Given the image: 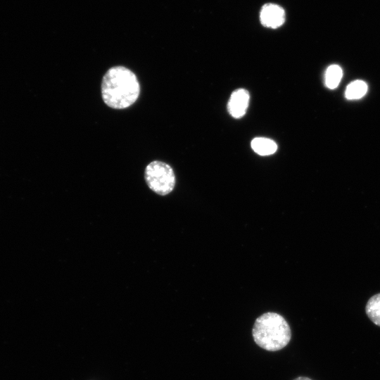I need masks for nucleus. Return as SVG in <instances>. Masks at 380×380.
Instances as JSON below:
<instances>
[{
	"label": "nucleus",
	"mask_w": 380,
	"mask_h": 380,
	"mask_svg": "<svg viewBox=\"0 0 380 380\" xmlns=\"http://www.w3.org/2000/svg\"><path fill=\"white\" fill-rule=\"evenodd\" d=\"M365 312L374 324L380 327V293L368 300L365 306Z\"/></svg>",
	"instance_id": "obj_7"
},
{
	"label": "nucleus",
	"mask_w": 380,
	"mask_h": 380,
	"mask_svg": "<svg viewBox=\"0 0 380 380\" xmlns=\"http://www.w3.org/2000/svg\"><path fill=\"white\" fill-rule=\"evenodd\" d=\"M252 336L259 347L274 352L283 349L289 343L291 331L282 315L267 312L256 318L252 329Z\"/></svg>",
	"instance_id": "obj_2"
},
{
	"label": "nucleus",
	"mask_w": 380,
	"mask_h": 380,
	"mask_svg": "<svg viewBox=\"0 0 380 380\" xmlns=\"http://www.w3.org/2000/svg\"><path fill=\"white\" fill-rule=\"evenodd\" d=\"M343 72L341 68L338 65H331L328 67L325 73V84L331 89L338 87L342 78Z\"/></svg>",
	"instance_id": "obj_9"
},
{
	"label": "nucleus",
	"mask_w": 380,
	"mask_h": 380,
	"mask_svg": "<svg viewBox=\"0 0 380 380\" xmlns=\"http://www.w3.org/2000/svg\"><path fill=\"white\" fill-rule=\"evenodd\" d=\"M260 21L264 27L272 29L278 28L285 22V11L277 4H265L260 12Z\"/></svg>",
	"instance_id": "obj_4"
},
{
	"label": "nucleus",
	"mask_w": 380,
	"mask_h": 380,
	"mask_svg": "<svg viewBox=\"0 0 380 380\" xmlns=\"http://www.w3.org/2000/svg\"><path fill=\"white\" fill-rule=\"evenodd\" d=\"M250 100L249 92L244 89H239L232 92L228 102V110L234 118H241L247 110Z\"/></svg>",
	"instance_id": "obj_5"
},
{
	"label": "nucleus",
	"mask_w": 380,
	"mask_h": 380,
	"mask_svg": "<svg viewBox=\"0 0 380 380\" xmlns=\"http://www.w3.org/2000/svg\"><path fill=\"white\" fill-rule=\"evenodd\" d=\"M103 102L114 109H125L137 100L140 86L136 75L124 66H114L107 70L101 82Z\"/></svg>",
	"instance_id": "obj_1"
},
{
	"label": "nucleus",
	"mask_w": 380,
	"mask_h": 380,
	"mask_svg": "<svg viewBox=\"0 0 380 380\" xmlns=\"http://www.w3.org/2000/svg\"><path fill=\"white\" fill-rule=\"evenodd\" d=\"M145 181L153 191L160 196L170 194L175 186V175L168 164L154 160L145 169Z\"/></svg>",
	"instance_id": "obj_3"
},
{
	"label": "nucleus",
	"mask_w": 380,
	"mask_h": 380,
	"mask_svg": "<svg viewBox=\"0 0 380 380\" xmlns=\"http://www.w3.org/2000/svg\"><path fill=\"white\" fill-rule=\"evenodd\" d=\"M367 91V84L362 80H355L347 86L345 96L348 99H359L363 97Z\"/></svg>",
	"instance_id": "obj_8"
},
{
	"label": "nucleus",
	"mask_w": 380,
	"mask_h": 380,
	"mask_svg": "<svg viewBox=\"0 0 380 380\" xmlns=\"http://www.w3.org/2000/svg\"><path fill=\"white\" fill-rule=\"evenodd\" d=\"M251 148L260 156H270L277 150L276 142L265 137H255L251 141Z\"/></svg>",
	"instance_id": "obj_6"
},
{
	"label": "nucleus",
	"mask_w": 380,
	"mask_h": 380,
	"mask_svg": "<svg viewBox=\"0 0 380 380\" xmlns=\"http://www.w3.org/2000/svg\"><path fill=\"white\" fill-rule=\"evenodd\" d=\"M293 380H312V379L307 377V376H298L295 378Z\"/></svg>",
	"instance_id": "obj_10"
}]
</instances>
